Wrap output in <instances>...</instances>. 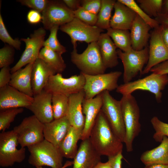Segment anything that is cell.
I'll list each match as a JSON object with an SVG mask.
<instances>
[{
  "mask_svg": "<svg viewBox=\"0 0 168 168\" xmlns=\"http://www.w3.org/2000/svg\"><path fill=\"white\" fill-rule=\"evenodd\" d=\"M30 97L7 85L0 88V110L19 108H27L31 104Z\"/></svg>",
  "mask_w": 168,
  "mask_h": 168,
  "instance_id": "16",
  "label": "cell"
},
{
  "mask_svg": "<svg viewBox=\"0 0 168 168\" xmlns=\"http://www.w3.org/2000/svg\"><path fill=\"white\" fill-rule=\"evenodd\" d=\"M121 104L125 135L124 143L126 151H133V142L140 133V111L135 97L132 94L123 95L120 100Z\"/></svg>",
  "mask_w": 168,
  "mask_h": 168,
  "instance_id": "2",
  "label": "cell"
},
{
  "mask_svg": "<svg viewBox=\"0 0 168 168\" xmlns=\"http://www.w3.org/2000/svg\"><path fill=\"white\" fill-rule=\"evenodd\" d=\"M144 168H168V165L153 164L145 166Z\"/></svg>",
  "mask_w": 168,
  "mask_h": 168,
  "instance_id": "51",
  "label": "cell"
},
{
  "mask_svg": "<svg viewBox=\"0 0 168 168\" xmlns=\"http://www.w3.org/2000/svg\"><path fill=\"white\" fill-rule=\"evenodd\" d=\"M82 141L73 159L72 168H93L101 161V156L94 148L89 138Z\"/></svg>",
  "mask_w": 168,
  "mask_h": 168,
  "instance_id": "18",
  "label": "cell"
},
{
  "mask_svg": "<svg viewBox=\"0 0 168 168\" xmlns=\"http://www.w3.org/2000/svg\"><path fill=\"white\" fill-rule=\"evenodd\" d=\"M151 123L155 131L153 137L156 142H161L164 137H168V124L161 121L156 116L151 119Z\"/></svg>",
  "mask_w": 168,
  "mask_h": 168,
  "instance_id": "37",
  "label": "cell"
},
{
  "mask_svg": "<svg viewBox=\"0 0 168 168\" xmlns=\"http://www.w3.org/2000/svg\"><path fill=\"white\" fill-rule=\"evenodd\" d=\"M89 138L101 156L111 157L122 152L123 142L114 132L101 110L91 130Z\"/></svg>",
  "mask_w": 168,
  "mask_h": 168,
  "instance_id": "1",
  "label": "cell"
},
{
  "mask_svg": "<svg viewBox=\"0 0 168 168\" xmlns=\"http://www.w3.org/2000/svg\"><path fill=\"white\" fill-rule=\"evenodd\" d=\"M101 94L102 105L101 110L114 132L124 143L125 130L121 101L114 99L108 91H104Z\"/></svg>",
  "mask_w": 168,
  "mask_h": 168,
  "instance_id": "8",
  "label": "cell"
},
{
  "mask_svg": "<svg viewBox=\"0 0 168 168\" xmlns=\"http://www.w3.org/2000/svg\"><path fill=\"white\" fill-rule=\"evenodd\" d=\"M73 165V161H68L64 163L63 166L61 168H66L68 167L72 166ZM35 168H45L43 167H38Z\"/></svg>",
  "mask_w": 168,
  "mask_h": 168,
  "instance_id": "53",
  "label": "cell"
},
{
  "mask_svg": "<svg viewBox=\"0 0 168 168\" xmlns=\"http://www.w3.org/2000/svg\"><path fill=\"white\" fill-rule=\"evenodd\" d=\"M104 65L105 68H111L118 63L117 48L107 33H102L97 41Z\"/></svg>",
  "mask_w": 168,
  "mask_h": 168,
  "instance_id": "25",
  "label": "cell"
},
{
  "mask_svg": "<svg viewBox=\"0 0 168 168\" xmlns=\"http://www.w3.org/2000/svg\"><path fill=\"white\" fill-rule=\"evenodd\" d=\"M150 41L148 60L142 75L148 73L154 66L168 60V48L162 40L160 25L154 29Z\"/></svg>",
  "mask_w": 168,
  "mask_h": 168,
  "instance_id": "15",
  "label": "cell"
},
{
  "mask_svg": "<svg viewBox=\"0 0 168 168\" xmlns=\"http://www.w3.org/2000/svg\"><path fill=\"white\" fill-rule=\"evenodd\" d=\"M15 48L6 44L0 49V68L9 66L14 60Z\"/></svg>",
  "mask_w": 168,
  "mask_h": 168,
  "instance_id": "39",
  "label": "cell"
},
{
  "mask_svg": "<svg viewBox=\"0 0 168 168\" xmlns=\"http://www.w3.org/2000/svg\"><path fill=\"white\" fill-rule=\"evenodd\" d=\"M68 96L61 94H52V103L54 119L66 116L68 108Z\"/></svg>",
  "mask_w": 168,
  "mask_h": 168,
  "instance_id": "32",
  "label": "cell"
},
{
  "mask_svg": "<svg viewBox=\"0 0 168 168\" xmlns=\"http://www.w3.org/2000/svg\"><path fill=\"white\" fill-rule=\"evenodd\" d=\"M71 126L66 116L44 124V138L58 148Z\"/></svg>",
  "mask_w": 168,
  "mask_h": 168,
  "instance_id": "21",
  "label": "cell"
},
{
  "mask_svg": "<svg viewBox=\"0 0 168 168\" xmlns=\"http://www.w3.org/2000/svg\"><path fill=\"white\" fill-rule=\"evenodd\" d=\"M114 12L111 18L110 27L114 29L130 30L137 16L133 10L125 5L116 1Z\"/></svg>",
  "mask_w": 168,
  "mask_h": 168,
  "instance_id": "23",
  "label": "cell"
},
{
  "mask_svg": "<svg viewBox=\"0 0 168 168\" xmlns=\"http://www.w3.org/2000/svg\"><path fill=\"white\" fill-rule=\"evenodd\" d=\"M168 84L167 74L152 73L143 78L120 85L116 91L123 95L131 94L137 90L147 91L154 94L156 101L159 103L161 101V91Z\"/></svg>",
  "mask_w": 168,
  "mask_h": 168,
  "instance_id": "5",
  "label": "cell"
},
{
  "mask_svg": "<svg viewBox=\"0 0 168 168\" xmlns=\"http://www.w3.org/2000/svg\"><path fill=\"white\" fill-rule=\"evenodd\" d=\"M80 0H63L62 1L70 10L74 11L81 6Z\"/></svg>",
  "mask_w": 168,
  "mask_h": 168,
  "instance_id": "47",
  "label": "cell"
},
{
  "mask_svg": "<svg viewBox=\"0 0 168 168\" xmlns=\"http://www.w3.org/2000/svg\"><path fill=\"white\" fill-rule=\"evenodd\" d=\"M122 74L119 71L95 75L83 74L85 79L83 89L85 99L93 98L104 91L116 89L119 86L118 80Z\"/></svg>",
  "mask_w": 168,
  "mask_h": 168,
  "instance_id": "7",
  "label": "cell"
},
{
  "mask_svg": "<svg viewBox=\"0 0 168 168\" xmlns=\"http://www.w3.org/2000/svg\"><path fill=\"white\" fill-rule=\"evenodd\" d=\"M83 131L72 126L60 143L58 149L63 157L74 159L77 151V142L81 139Z\"/></svg>",
  "mask_w": 168,
  "mask_h": 168,
  "instance_id": "28",
  "label": "cell"
},
{
  "mask_svg": "<svg viewBox=\"0 0 168 168\" xmlns=\"http://www.w3.org/2000/svg\"><path fill=\"white\" fill-rule=\"evenodd\" d=\"M85 79L81 72L68 78L63 77L61 73H58L50 77L44 90L52 94H61L69 96L82 90Z\"/></svg>",
  "mask_w": 168,
  "mask_h": 168,
  "instance_id": "12",
  "label": "cell"
},
{
  "mask_svg": "<svg viewBox=\"0 0 168 168\" xmlns=\"http://www.w3.org/2000/svg\"><path fill=\"white\" fill-rule=\"evenodd\" d=\"M34 63L29 64L24 68L12 73L9 84L19 91L32 97L34 95L31 84V75Z\"/></svg>",
  "mask_w": 168,
  "mask_h": 168,
  "instance_id": "26",
  "label": "cell"
},
{
  "mask_svg": "<svg viewBox=\"0 0 168 168\" xmlns=\"http://www.w3.org/2000/svg\"><path fill=\"white\" fill-rule=\"evenodd\" d=\"M23 108H14L1 110L0 111V131H5L18 114L24 111Z\"/></svg>",
  "mask_w": 168,
  "mask_h": 168,
  "instance_id": "34",
  "label": "cell"
},
{
  "mask_svg": "<svg viewBox=\"0 0 168 168\" xmlns=\"http://www.w3.org/2000/svg\"><path fill=\"white\" fill-rule=\"evenodd\" d=\"M106 30L107 34L112 39L117 48L124 52L132 49L130 33L129 30L111 27Z\"/></svg>",
  "mask_w": 168,
  "mask_h": 168,
  "instance_id": "30",
  "label": "cell"
},
{
  "mask_svg": "<svg viewBox=\"0 0 168 168\" xmlns=\"http://www.w3.org/2000/svg\"><path fill=\"white\" fill-rule=\"evenodd\" d=\"M52 96V94L44 89L39 94L34 96L31 104L26 108L43 124L49 123L54 120Z\"/></svg>",
  "mask_w": 168,
  "mask_h": 168,
  "instance_id": "17",
  "label": "cell"
},
{
  "mask_svg": "<svg viewBox=\"0 0 168 168\" xmlns=\"http://www.w3.org/2000/svg\"><path fill=\"white\" fill-rule=\"evenodd\" d=\"M43 28L50 30L55 26H60L72 21L75 17L74 12L62 1L49 0L42 12Z\"/></svg>",
  "mask_w": 168,
  "mask_h": 168,
  "instance_id": "13",
  "label": "cell"
},
{
  "mask_svg": "<svg viewBox=\"0 0 168 168\" xmlns=\"http://www.w3.org/2000/svg\"></svg>",
  "mask_w": 168,
  "mask_h": 168,
  "instance_id": "54",
  "label": "cell"
},
{
  "mask_svg": "<svg viewBox=\"0 0 168 168\" xmlns=\"http://www.w3.org/2000/svg\"><path fill=\"white\" fill-rule=\"evenodd\" d=\"M85 98L83 90L69 96L66 115L71 126L82 131L85 123V117L82 111V103Z\"/></svg>",
  "mask_w": 168,
  "mask_h": 168,
  "instance_id": "19",
  "label": "cell"
},
{
  "mask_svg": "<svg viewBox=\"0 0 168 168\" xmlns=\"http://www.w3.org/2000/svg\"><path fill=\"white\" fill-rule=\"evenodd\" d=\"M161 27V36L162 40L168 48V26L165 25H160Z\"/></svg>",
  "mask_w": 168,
  "mask_h": 168,
  "instance_id": "48",
  "label": "cell"
},
{
  "mask_svg": "<svg viewBox=\"0 0 168 168\" xmlns=\"http://www.w3.org/2000/svg\"><path fill=\"white\" fill-rule=\"evenodd\" d=\"M93 168H112L110 162L108 161L105 162L101 161L98 163Z\"/></svg>",
  "mask_w": 168,
  "mask_h": 168,
  "instance_id": "50",
  "label": "cell"
},
{
  "mask_svg": "<svg viewBox=\"0 0 168 168\" xmlns=\"http://www.w3.org/2000/svg\"><path fill=\"white\" fill-rule=\"evenodd\" d=\"M140 160L145 166L156 164L168 165V137H164L157 147L144 152Z\"/></svg>",
  "mask_w": 168,
  "mask_h": 168,
  "instance_id": "27",
  "label": "cell"
},
{
  "mask_svg": "<svg viewBox=\"0 0 168 168\" xmlns=\"http://www.w3.org/2000/svg\"><path fill=\"white\" fill-rule=\"evenodd\" d=\"M139 6L149 16L155 18L162 13L163 0H138Z\"/></svg>",
  "mask_w": 168,
  "mask_h": 168,
  "instance_id": "33",
  "label": "cell"
},
{
  "mask_svg": "<svg viewBox=\"0 0 168 168\" xmlns=\"http://www.w3.org/2000/svg\"><path fill=\"white\" fill-rule=\"evenodd\" d=\"M101 6V0H82L81 6L88 11L97 15Z\"/></svg>",
  "mask_w": 168,
  "mask_h": 168,
  "instance_id": "42",
  "label": "cell"
},
{
  "mask_svg": "<svg viewBox=\"0 0 168 168\" xmlns=\"http://www.w3.org/2000/svg\"><path fill=\"white\" fill-rule=\"evenodd\" d=\"M42 15L39 12L31 10L29 11L27 15L28 22L32 24H36L42 21Z\"/></svg>",
  "mask_w": 168,
  "mask_h": 168,
  "instance_id": "44",
  "label": "cell"
},
{
  "mask_svg": "<svg viewBox=\"0 0 168 168\" xmlns=\"http://www.w3.org/2000/svg\"><path fill=\"white\" fill-rule=\"evenodd\" d=\"M59 28V26H55L51 29L49 37L44 41L43 46L48 47L62 55L67 50L58 39L57 33Z\"/></svg>",
  "mask_w": 168,
  "mask_h": 168,
  "instance_id": "36",
  "label": "cell"
},
{
  "mask_svg": "<svg viewBox=\"0 0 168 168\" xmlns=\"http://www.w3.org/2000/svg\"><path fill=\"white\" fill-rule=\"evenodd\" d=\"M117 52L124 66V83L131 82L139 72L142 75L144 66L148 60L149 49L147 47L139 51L132 49L126 52L118 49Z\"/></svg>",
  "mask_w": 168,
  "mask_h": 168,
  "instance_id": "11",
  "label": "cell"
},
{
  "mask_svg": "<svg viewBox=\"0 0 168 168\" xmlns=\"http://www.w3.org/2000/svg\"><path fill=\"white\" fill-rule=\"evenodd\" d=\"M59 29L70 37L73 48H77V41L88 44L97 42L103 29L96 26H91L74 17L71 21L59 27Z\"/></svg>",
  "mask_w": 168,
  "mask_h": 168,
  "instance_id": "9",
  "label": "cell"
},
{
  "mask_svg": "<svg viewBox=\"0 0 168 168\" xmlns=\"http://www.w3.org/2000/svg\"><path fill=\"white\" fill-rule=\"evenodd\" d=\"M116 1L114 0H101V7L97 15L96 26L103 30L110 27L111 12Z\"/></svg>",
  "mask_w": 168,
  "mask_h": 168,
  "instance_id": "31",
  "label": "cell"
},
{
  "mask_svg": "<svg viewBox=\"0 0 168 168\" xmlns=\"http://www.w3.org/2000/svg\"><path fill=\"white\" fill-rule=\"evenodd\" d=\"M17 136L13 130L0 133V166H12L15 163L23 162L26 158L25 147L17 148Z\"/></svg>",
  "mask_w": 168,
  "mask_h": 168,
  "instance_id": "6",
  "label": "cell"
},
{
  "mask_svg": "<svg viewBox=\"0 0 168 168\" xmlns=\"http://www.w3.org/2000/svg\"><path fill=\"white\" fill-rule=\"evenodd\" d=\"M102 105L101 93L93 98L84 99L82 103V111L85 117V123L81 140L89 138L91 131Z\"/></svg>",
  "mask_w": 168,
  "mask_h": 168,
  "instance_id": "20",
  "label": "cell"
},
{
  "mask_svg": "<svg viewBox=\"0 0 168 168\" xmlns=\"http://www.w3.org/2000/svg\"><path fill=\"white\" fill-rule=\"evenodd\" d=\"M152 28L137 14L130 30L132 48L135 50H142L146 47L151 35L149 31Z\"/></svg>",
  "mask_w": 168,
  "mask_h": 168,
  "instance_id": "24",
  "label": "cell"
},
{
  "mask_svg": "<svg viewBox=\"0 0 168 168\" xmlns=\"http://www.w3.org/2000/svg\"><path fill=\"white\" fill-rule=\"evenodd\" d=\"M150 72L157 74H168V60L161 63L153 67Z\"/></svg>",
  "mask_w": 168,
  "mask_h": 168,
  "instance_id": "45",
  "label": "cell"
},
{
  "mask_svg": "<svg viewBox=\"0 0 168 168\" xmlns=\"http://www.w3.org/2000/svg\"><path fill=\"white\" fill-rule=\"evenodd\" d=\"M0 39L3 42L13 47L17 50H20L21 45V40L13 39L10 35L6 28L2 18L0 14Z\"/></svg>",
  "mask_w": 168,
  "mask_h": 168,
  "instance_id": "38",
  "label": "cell"
},
{
  "mask_svg": "<svg viewBox=\"0 0 168 168\" xmlns=\"http://www.w3.org/2000/svg\"><path fill=\"white\" fill-rule=\"evenodd\" d=\"M123 158L122 153H120L114 156L108 157V161L112 168H121L122 161Z\"/></svg>",
  "mask_w": 168,
  "mask_h": 168,
  "instance_id": "46",
  "label": "cell"
},
{
  "mask_svg": "<svg viewBox=\"0 0 168 168\" xmlns=\"http://www.w3.org/2000/svg\"><path fill=\"white\" fill-rule=\"evenodd\" d=\"M11 70L9 66L1 68L0 71V88L9 85L12 76Z\"/></svg>",
  "mask_w": 168,
  "mask_h": 168,
  "instance_id": "43",
  "label": "cell"
},
{
  "mask_svg": "<svg viewBox=\"0 0 168 168\" xmlns=\"http://www.w3.org/2000/svg\"><path fill=\"white\" fill-rule=\"evenodd\" d=\"M38 58L52 68L56 73H61L66 67L62 54L45 47L41 49Z\"/></svg>",
  "mask_w": 168,
  "mask_h": 168,
  "instance_id": "29",
  "label": "cell"
},
{
  "mask_svg": "<svg viewBox=\"0 0 168 168\" xmlns=\"http://www.w3.org/2000/svg\"><path fill=\"white\" fill-rule=\"evenodd\" d=\"M46 35L45 30L43 27H40L34 30L29 37L20 39L25 42V48L19 60L11 68L12 74L23 66L34 63L38 58Z\"/></svg>",
  "mask_w": 168,
  "mask_h": 168,
  "instance_id": "14",
  "label": "cell"
},
{
  "mask_svg": "<svg viewBox=\"0 0 168 168\" xmlns=\"http://www.w3.org/2000/svg\"><path fill=\"white\" fill-rule=\"evenodd\" d=\"M119 2L128 6L138 15L152 28L155 29L160 25L159 23L154 19L147 15L140 7L134 0H118Z\"/></svg>",
  "mask_w": 168,
  "mask_h": 168,
  "instance_id": "35",
  "label": "cell"
},
{
  "mask_svg": "<svg viewBox=\"0 0 168 168\" xmlns=\"http://www.w3.org/2000/svg\"><path fill=\"white\" fill-rule=\"evenodd\" d=\"M55 72L38 58L34 62L32 72L31 84L34 96L44 90L50 77Z\"/></svg>",
  "mask_w": 168,
  "mask_h": 168,
  "instance_id": "22",
  "label": "cell"
},
{
  "mask_svg": "<svg viewBox=\"0 0 168 168\" xmlns=\"http://www.w3.org/2000/svg\"><path fill=\"white\" fill-rule=\"evenodd\" d=\"M162 13L168 14V0H163Z\"/></svg>",
  "mask_w": 168,
  "mask_h": 168,
  "instance_id": "52",
  "label": "cell"
},
{
  "mask_svg": "<svg viewBox=\"0 0 168 168\" xmlns=\"http://www.w3.org/2000/svg\"><path fill=\"white\" fill-rule=\"evenodd\" d=\"M44 124L32 115L24 118L13 129L16 134L19 144L25 147L35 145L44 139Z\"/></svg>",
  "mask_w": 168,
  "mask_h": 168,
  "instance_id": "10",
  "label": "cell"
},
{
  "mask_svg": "<svg viewBox=\"0 0 168 168\" xmlns=\"http://www.w3.org/2000/svg\"><path fill=\"white\" fill-rule=\"evenodd\" d=\"M73 12L75 17L88 25H96L97 20V15L88 11L81 6Z\"/></svg>",
  "mask_w": 168,
  "mask_h": 168,
  "instance_id": "40",
  "label": "cell"
},
{
  "mask_svg": "<svg viewBox=\"0 0 168 168\" xmlns=\"http://www.w3.org/2000/svg\"><path fill=\"white\" fill-rule=\"evenodd\" d=\"M160 25H164L168 26V14L161 13L155 19Z\"/></svg>",
  "mask_w": 168,
  "mask_h": 168,
  "instance_id": "49",
  "label": "cell"
},
{
  "mask_svg": "<svg viewBox=\"0 0 168 168\" xmlns=\"http://www.w3.org/2000/svg\"><path fill=\"white\" fill-rule=\"evenodd\" d=\"M72 62L85 74L95 75L105 73L106 69L103 62L97 42L88 44L82 53L74 48L71 53Z\"/></svg>",
  "mask_w": 168,
  "mask_h": 168,
  "instance_id": "3",
  "label": "cell"
},
{
  "mask_svg": "<svg viewBox=\"0 0 168 168\" xmlns=\"http://www.w3.org/2000/svg\"><path fill=\"white\" fill-rule=\"evenodd\" d=\"M16 1L23 5L25 6L40 13H42L45 9L49 0H18Z\"/></svg>",
  "mask_w": 168,
  "mask_h": 168,
  "instance_id": "41",
  "label": "cell"
},
{
  "mask_svg": "<svg viewBox=\"0 0 168 168\" xmlns=\"http://www.w3.org/2000/svg\"><path fill=\"white\" fill-rule=\"evenodd\" d=\"M30 155L29 164L35 168L44 166L61 168L63 156L58 148L45 139L27 147Z\"/></svg>",
  "mask_w": 168,
  "mask_h": 168,
  "instance_id": "4",
  "label": "cell"
}]
</instances>
